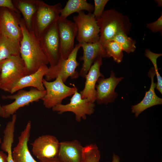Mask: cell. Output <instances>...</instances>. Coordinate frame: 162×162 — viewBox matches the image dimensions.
<instances>
[{
  "label": "cell",
  "instance_id": "ba28073f",
  "mask_svg": "<svg viewBox=\"0 0 162 162\" xmlns=\"http://www.w3.org/2000/svg\"><path fill=\"white\" fill-rule=\"evenodd\" d=\"M46 90L40 91L36 88H31L29 91L20 90L15 94L2 96L3 99L15 100L12 103L2 106L1 117L8 118L13 115L20 108L28 105L31 103L37 102L44 96Z\"/></svg>",
  "mask_w": 162,
  "mask_h": 162
},
{
  "label": "cell",
  "instance_id": "44dd1931",
  "mask_svg": "<svg viewBox=\"0 0 162 162\" xmlns=\"http://www.w3.org/2000/svg\"><path fill=\"white\" fill-rule=\"evenodd\" d=\"M20 41L0 36V63L11 56L20 54Z\"/></svg>",
  "mask_w": 162,
  "mask_h": 162
},
{
  "label": "cell",
  "instance_id": "7c38bea8",
  "mask_svg": "<svg viewBox=\"0 0 162 162\" xmlns=\"http://www.w3.org/2000/svg\"><path fill=\"white\" fill-rule=\"evenodd\" d=\"M115 74L111 71L109 77H100L98 79L96 85V101L99 104H107L113 102L118 94L115 91L116 87L123 79V77H117Z\"/></svg>",
  "mask_w": 162,
  "mask_h": 162
},
{
  "label": "cell",
  "instance_id": "9c48e42d",
  "mask_svg": "<svg viewBox=\"0 0 162 162\" xmlns=\"http://www.w3.org/2000/svg\"><path fill=\"white\" fill-rule=\"evenodd\" d=\"M39 40L50 67L54 66L60 58L58 20L53 22L44 32Z\"/></svg>",
  "mask_w": 162,
  "mask_h": 162
},
{
  "label": "cell",
  "instance_id": "2e32d148",
  "mask_svg": "<svg viewBox=\"0 0 162 162\" xmlns=\"http://www.w3.org/2000/svg\"><path fill=\"white\" fill-rule=\"evenodd\" d=\"M31 128V122L29 121L19 137L18 143L12 151L14 162H38L33 158L28 149V144Z\"/></svg>",
  "mask_w": 162,
  "mask_h": 162
},
{
  "label": "cell",
  "instance_id": "484cf974",
  "mask_svg": "<svg viewBox=\"0 0 162 162\" xmlns=\"http://www.w3.org/2000/svg\"><path fill=\"white\" fill-rule=\"evenodd\" d=\"M100 152L96 144L83 147L81 162H100Z\"/></svg>",
  "mask_w": 162,
  "mask_h": 162
},
{
  "label": "cell",
  "instance_id": "6da1fadb",
  "mask_svg": "<svg viewBox=\"0 0 162 162\" xmlns=\"http://www.w3.org/2000/svg\"><path fill=\"white\" fill-rule=\"evenodd\" d=\"M19 25L22 33L20 54L25 64L26 75H28L35 73L42 65L49 63L33 30L28 29L22 21L19 22Z\"/></svg>",
  "mask_w": 162,
  "mask_h": 162
},
{
  "label": "cell",
  "instance_id": "4fadbf2b",
  "mask_svg": "<svg viewBox=\"0 0 162 162\" xmlns=\"http://www.w3.org/2000/svg\"><path fill=\"white\" fill-rule=\"evenodd\" d=\"M60 142L55 136L48 134L36 138L31 144L33 154L40 160L57 157Z\"/></svg>",
  "mask_w": 162,
  "mask_h": 162
},
{
  "label": "cell",
  "instance_id": "52a82bcc",
  "mask_svg": "<svg viewBox=\"0 0 162 162\" xmlns=\"http://www.w3.org/2000/svg\"><path fill=\"white\" fill-rule=\"evenodd\" d=\"M73 19L77 28L76 39L78 44L99 41L100 29L97 20L92 13L86 14L82 11Z\"/></svg>",
  "mask_w": 162,
  "mask_h": 162
},
{
  "label": "cell",
  "instance_id": "e0dca14e",
  "mask_svg": "<svg viewBox=\"0 0 162 162\" xmlns=\"http://www.w3.org/2000/svg\"><path fill=\"white\" fill-rule=\"evenodd\" d=\"M0 33L6 37L20 41L22 38L19 22L8 10L2 11L0 15Z\"/></svg>",
  "mask_w": 162,
  "mask_h": 162
},
{
  "label": "cell",
  "instance_id": "5b68a950",
  "mask_svg": "<svg viewBox=\"0 0 162 162\" xmlns=\"http://www.w3.org/2000/svg\"><path fill=\"white\" fill-rule=\"evenodd\" d=\"M37 9L32 30L39 39L44 32L53 22L57 21L62 9L60 3L48 5L43 1H37Z\"/></svg>",
  "mask_w": 162,
  "mask_h": 162
},
{
  "label": "cell",
  "instance_id": "603a6c76",
  "mask_svg": "<svg viewBox=\"0 0 162 162\" xmlns=\"http://www.w3.org/2000/svg\"><path fill=\"white\" fill-rule=\"evenodd\" d=\"M16 7L22 14L25 24L30 30H32L33 17L37 9V1L20 0L15 1Z\"/></svg>",
  "mask_w": 162,
  "mask_h": 162
},
{
  "label": "cell",
  "instance_id": "e575fe53",
  "mask_svg": "<svg viewBox=\"0 0 162 162\" xmlns=\"http://www.w3.org/2000/svg\"><path fill=\"white\" fill-rule=\"evenodd\" d=\"M1 71V68L0 66V73ZM2 114V106H1L0 104V116L1 117Z\"/></svg>",
  "mask_w": 162,
  "mask_h": 162
},
{
  "label": "cell",
  "instance_id": "d4e9b609",
  "mask_svg": "<svg viewBox=\"0 0 162 162\" xmlns=\"http://www.w3.org/2000/svg\"><path fill=\"white\" fill-rule=\"evenodd\" d=\"M111 41H115L121 46L123 51L129 53L135 50L136 42L131 38L128 36L124 32H121L116 34Z\"/></svg>",
  "mask_w": 162,
  "mask_h": 162
},
{
  "label": "cell",
  "instance_id": "9a60e30c",
  "mask_svg": "<svg viewBox=\"0 0 162 162\" xmlns=\"http://www.w3.org/2000/svg\"><path fill=\"white\" fill-rule=\"evenodd\" d=\"M80 45L83 51V56L80 59L83 63L79 74V76L85 78L95 60L98 57L106 58V56L99 41L94 43H83Z\"/></svg>",
  "mask_w": 162,
  "mask_h": 162
},
{
  "label": "cell",
  "instance_id": "30bf717a",
  "mask_svg": "<svg viewBox=\"0 0 162 162\" xmlns=\"http://www.w3.org/2000/svg\"><path fill=\"white\" fill-rule=\"evenodd\" d=\"M95 106L94 103L90 102L87 99L82 98L77 90L72 95L69 103L58 105L52 109L59 114L66 112H72L75 115L76 121L79 122L82 119H86V115H91L93 113Z\"/></svg>",
  "mask_w": 162,
  "mask_h": 162
},
{
  "label": "cell",
  "instance_id": "1f68e13d",
  "mask_svg": "<svg viewBox=\"0 0 162 162\" xmlns=\"http://www.w3.org/2000/svg\"><path fill=\"white\" fill-rule=\"evenodd\" d=\"M40 162H63L57 157L47 159H43L40 160Z\"/></svg>",
  "mask_w": 162,
  "mask_h": 162
},
{
  "label": "cell",
  "instance_id": "d6986e66",
  "mask_svg": "<svg viewBox=\"0 0 162 162\" xmlns=\"http://www.w3.org/2000/svg\"><path fill=\"white\" fill-rule=\"evenodd\" d=\"M83 148L77 140L60 142L57 158L63 162H81Z\"/></svg>",
  "mask_w": 162,
  "mask_h": 162
},
{
  "label": "cell",
  "instance_id": "f546056e",
  "mask_svg": "<svg viewBox=\"0 0 162 162\" xmlns=\"http://www.w3.org/2000/svg\"><path fill=\"white\" fill-rule=\"evenodd\" d=\"M2 7L8 8L17 13L19 12L11 0H0V7Z\"/></svg>",
  "mask_w": 162,
  "mask_h": 162
},
{
  "label": "cell",
  "instance_id": "d6a6232c",
  "mask_svg": "<svg viewBox=\"0 0 162 162\" xmlns=\"http://www.w3.org/2000/svg\"><path fill=\"white\" fill-rule=\"evenodd\" d=\"M120 158L116 154H113L112 162H120Z\"/></svg>",
  "mask_w": 162,
  "mask_h": 162
},
{
  "label": "cell",
  "instance_id": "8992f818",
  "mask_svg": "<svg viewBox=\"0 0 162 162\" xmlns=\"http://www.w3.org/2000/svg\"><path fill=\"white\" fill-rule=\"evenodd\" d=\"M80 47V44H76L66 59L59 58L55 65L48 67L47 72L45 76V79L49 81L55 79L60 76L63 82H65L69 77L71 79L78 78L79 74L76 69L80 64L77 62L76 58L78 52Z\"/></svg>",
  "mask_w": 162,
  "mask_h": 162
},
{
  "label": "cell",
  "instance_id": "836d02e7",
  "mask_svg": "<svg viewBox=\"0 0 162 162\" xmlns=\"http://www.w3.org/2000/svg\"><path fill=\"white\" fill-rule=\"evenodd\" d=\"M159 6L162 7V0H156Z\"/></svg>",
  "mask_w": 162,
  "mask_h": 162
},
{
  "label": "cell",
  "instance_id": "7402d4cb",
  "mask_svg": "<svg viewBox=\"0 0 162 162\" xmlns=\"http://www.w3.org/2000/svg\"><path fill=\"white\" fill-rule=\"evenodd\" d=\"M94 9V6L88 3L86 0H68L64 7L62 8L59 18L66 19L74 13H78L84 10L92 13Z\"/></svg>",
  "mask_w": 162,
  "mask_h": 162
},
{
  "label": "cell",
  "instance_id": "3957f363",
  "mask_svg": "<svg viewBox=\"0 0 162 162\" xmlns=\"http://www.w3.org/2000/svg\"><path fill=\"white\" fill-rule=\"evenodd\" d=\"M0 88L10 92L14 86L27 75L24 63L20 55L12 56L0 63Z\"/></svg>",
  "mask_w": 162,
  "mask_h": 162
},
{
  "label": "cell",
  "instance_id": "ac0fdd59",
  "mask_svg": "<svg viewBox=\"0 0 162 162\" xmlns=\"http://www.w3.org/2000/svg\"><path fill=\"white\" fill-rule=\"evenodd\" d=\"M148 75L151 79V83L150 88L146 92L142 100L137 104L132 106V112L135 114L136 118L143 111L151 106L162 104V99L158 97L155 93L154 89L156 88L157 83L154 82V78L156 75L154 69L151 68Z\"/></svg>",
  "mask_w": 162,
  "mask_h": 162
},
{
  "label": "cell",
  "instance_id": "ffe728a7",
  "mask_svg": "<svg viewBox=\"0 0 162 162\" xmlns=\"http://www.w3.org/2000/svg\"><path fill=\"white\" fill-rule=\"evenodd\" d=\"M48 69L46 65H43L35 73L23 76L14 86L10 93L13 94L28 87H33L40 91L45 90L42 81L44 76L47 72Z\"/></svg>",
  "mask_w": 162,
  "mask_h": 162
},
{
  "label": "cell",
  "instance_id": "4316f807",
  "mask_svg": "<svg viewBox=\"0 0 162 162\" xmlns=\"http://www.w3.org/2000/svg\"><path fill=\"white\" fill-rule=\"evenodd\" d=\"M146 56L152 62L154 67V69L156 75L157 83L156 88L162 94V78L160 75L158 71L157 64V58L162 56V54H157L153 53L148 49H146L145 52Z\"/></svg>",
  "mask_w": 162,
  "mask_h": 162
},
{
  "label": "cell",
  "instance_id": "f1b7e54d",
  "mask_svg": "<svg viewBox=\"0 0 162 162\" xmlns=\"http://www.w3.org/2000/svg\"><path fill=\"white\" fill-rule=\"evenodd\" d=\"M147 27L154 32L162 31V14L155 21L147 24Z\"/></svg>",
  "mask_w": 162,
  "mask_h": 162
},
{
  "label": "cell",
  "instance_id": "5bb4252c",
  "mask_svg": "<svg viewBox=\"0 0 162 162\" xmlns=\"http://www.w3.org/2000/svg\"><path fill=\"white\" fill-rule=\"evenodd\" d=\"M102 64V57H98L94 62L86 75L84 88L80 92L82 98L87 99L93 103L96 101V83L99 78L104 77L100 71V68Z\"/></svg>",
  "mask_w": 162,
  "mask_h": 162
},
{
  "label": "cell",
  "instance_id": "cb8c5ba5",
  "mask_svg": "<svg viewBox=\"0 0 162 162\" xmlns=\"http://www.w3.org/2000/svg\"><path fill=\"white\" fill-rule=\"evenodd\" d=\"M104 50L106 58L112 57L117 63H120L123 60V50L120 45L114 41H110L105 45Z\"/></svg>",
  "mask_w": 162,
  "mask_h": 162
},
{
  "label": "cell",
  "instance_id": "4dcf8cb0",
  "mask_svg": "<svg viewBox=\"0 0 162 162\" xmlns=\"http://www.w3.org/2000/svg\"><path fill=\"white\" fill-rule=\"evenodd\" d=\"M0 138V144L2 143ZM7 155L2 151H0V162H7Z\"/></svg>",
  "mask_w": 162,
  "mask_h": 162
},
{
  "label": "cell",
  "instance_id": "83f0119b",
  "mask_svg": "<svg viewBox=\"0 0 162 162\" xmlns=\"http://www.w3.org/2000/svg\"><path fill=\"white\" fill-rule=\"evenodd\" d=\"M108 0H94V6L93 14L96 20L100 18L104 11L105 6Z\"/></svg>",
  "mask_w": 162,
  "mask_h": 162
},
{
  "label": "cell",
  "instance_id": "8fae6325",
  "mask_svg": "<svg viewBox=\"0 0 162 162\" xmlns=\"http://www.w3.org/2000/svg\"><path fill=\"white\" fill-rule=\"evenodd\" d=\"M58 24L60 42V58L65 59L74 48V41L77 28L74 22L67 18H59Z\"/></svg>",
  "mask_w": 162,
  "mask_h": 162
},
{
  "label": "cell",
  "instance_id": "7a4b0ae2",
  "mask_svg": "<svg viewBox=\"0 0 162 162\" xmlns=\"http://www.w3.org/2000/svg\"><path fill=\"white\" fill-rule=\"evenodd\" d=\"M97 21L100 29L99 42L104 50L106 44L116 34L121 32L128 34L130 28L128 17L112 9L104 11Z\"/></svg>",
  "mask_w": 162,
  "mask_h": 162
},
{
  "label": "cell",
  "instance_id": "277c9868",
  "mask_svg": "<svg viewBox=\"0 0 162 162\" xmlns=\"http://www.w3.org/2000/svg\"><path fill=\"white\" fill-rule=\"evenodd\" d=\"M42 82L46 94L41 100L44 105L48 109L62 104L63 99L72 96L77 90L74 84L72 87L65 85L60 76L52 82L47 81L43 78Z\"/></svg>",
  "mask_w": 162,
  "mask_h": 162
}]
</instances>
